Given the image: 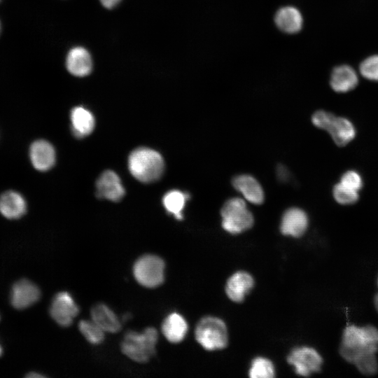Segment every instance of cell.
Wrapping results in <instances>:
<instances>
[{"label": "cell", "instance_id": "7a4b0ae2", "mask_svg": "<svg viewBox=\"0 0 378 378\" xmlns=\"http://www.w3.org/2000/svg\"><path fill=\"white\" fill-rule=\"evenodd\" d=\"M128 167L132 176L143 183H151L162 176L164 162L161 155L150 148H139L128 158Z\"/></svg>", "mask_w": 378, "mask_h": 378}, {"label": "cell", "instance_id": "603a6c76", "mask_svg": "<svg viewBox=\"0 0 378 378\" xmlns=\"http://www.w3.org/2000/svg\"><path fill=\"white\" fill-rule=\"evenodd\" d=\"M188 198V195L177 190H172L164 195L162 203L169 213L174 215L176 219L181 220L182 211Z\"/></svg>", "mask_w": 378, "mask_h": 378}, {"label": "cell", "instance_id": "52a82bcc", "mask_svg": "<svg viewBox=\"0 0 378 378\" xmlns=\"http://www.w3.org/2000/svg\"><path fill=\"white\" fill-rule=\"evenodd\" d=\"M288 363L294 367L296 374L307 377L321 370L323 358L315 349L300 346L289 354Z\"/></svg>", "mask_w": 378, "mask_h": 378}, {"label": "cell", "instance_id": "7402d4cb", "mask_svg": "<svg viewBox=\"0 0 378 378\" xmlns=\"http://www.w3.org/2000/svg\"><path fill=\"white\" fill-rule=\"evenodd\" d=\"M72 130L76 137L82 138L90 134L94 127L92 114L87 109L78 106L71 112Z\"/></svg>", "mask_w": 378, "mask_h": 378}, {"label": "cell", "instance_id": "f546056e", "mask_svg": "<svg viewBox=\"0 0 378 378\" xmlns=\"http://www.w3.org/2000/svg\"><path fill=\"white\" fill-rule=\"evenodd\" d=\"M334 118L335 115L332 113L321 110L316 111L313 114L312 120L316 127L327 130Z\"/></svg>", "mask_w": 378, "mask_h": 378}, {"label": "cell", "instance_id": "8fae6325", "mask_svg": "<svg viewBox=\"0 0 378 378\" xmlns=\"http://www.w3.org/2000/svg\"><path fill=\"white\" fill-rule=\"evenodd\" d=\"M308 223L309 220L306 213L299 208L293 207L284 212L280 230L284 235L300 237L307 230Z\"/></svg>", "mask_w": 378, "mask_h": 378}, {"label": "cell", "instance_id": "ac0fdd59", "mask_svg": "<svg viewBox=\"0 0 378 378\" xmlns=\"http://www.w3.org/2000/svg\"><path fill=\"white\" fill-rule=\"evenodd\" d=\"M27 205L22 196L15 191H8L0 197V212L7 218L15 219L23 216Z\"/></svg>", "mask_w": 378, "mask_h": 378}, {"label": "cell", "instance_id": "cb8c5ba5", "mask_svg": "<svg viewBox=\"0 0 378 378\" xmlns=\"http://www.w3.org/2000/svg\"><path fill=\"white\" fill-rule=\"evenodd\" d=\"M78 328L84 337L92 344H99L104 339L105 332L92 319L80 321Z\"/></svg>", "mask_w": 378, "mask_h": 378}, {"label": "cell", "instance_id": "836d02e7", "mask_svg": "<svg viewBox=\"0 0 378 378\" xmlns=\"http://www.w3.org/2000/svg\"><path fill=\"white\" fill-rule=\"evenodd\" d=\"M1 354H2V349H1V347L0 346V356L1 355Z\"/></svg>", "mask_w": 378, "mask_h": 378}, {"label": "cell", "instance_id": "4316f807", "mask_svg": "<svg viewBox=\"0 0 378 378\" xmlns=\"http://www.w3.org/2000/svg\"><path fill=\"white\" fill-rule=\"evenodd\" d=\"M354 365L360 373L365 375H374L378 372V361L376 354L363 355L354 363Z\"/></svg>", "mask_w": 378, "mask_h": 378}, {"label": "cell", "instance_id": "9a60e30c", "mask_svg": "<svg viewBox=\"0 0 378 378\" xmlns=\"http://www.w3.org/2000/svg\"><path fill=\"white\" fill-rule=\"evenodd\" d=\"M234 188L249 202L260 204L264 201V192L260 184L253 176L243 174L232 179Z\"/></svg>", "mask_w": 378, "mask_h": 378}, {"label": "cell", "instance_id": "6da1fadb", "mask_svg": "<svg viewBox=\"0 0 378 378\" xmlns=\"http://www.w3.org/2000/svg\"><path fill=\"white\" fill-rule=\"evenodd\" d=\"M378 351V328L372 325L359 326L350 324L345 327L339 348L340 356L346 361L354 363L361 356Z\"/></svg>", "mask_w": 378, "mask_h": 378}, {"label": "cell", "instance_id": "7c38bea8", "mask_svg": "<svg viewBox=\"0 0 378 378\" xmlns=\"http://www.w3.org/2000/svg\"><path fill=\"white\" fill-rule=\"evenodd\" d=\"M277 28L289 34L298 33L303 26V18L300 11L293 6L279 8L274 18Z\"/></svg>", "mask_w": 378, "mask_h": 378}, {"label": "cell", "instance_id": "e0dca14e", "mask_svg": "<svg viewBox=\"0 0 378 378\" xmlns=\"http://www.w3.org/2000/svg\"><path fill=\"white\" fill-rule=\"evenodd\" d=\"M253 277L246 272H237L227 280L225 287L228 298L236 302L243 301L253 286Z\"/></svg>", "mask_w": 378, "mask_h": 378}, {"label": "cell", "instance_id": "3957f363", "mask_svg": "<svg viewBox=\"0 0 378 378\" xmlns=\"http://www.w3.org/2000/svg\"><path fill=\"white\" fill-rule=\"evenodd\" d=\"M158 337L155 328H147L142 332L130 330L124 337L121 350L131 360L146 363L155 354Z\"/></svg>", "mask_w": 378, "mask_h": 378}, {"label": "cell", "instance_id": "2e32d148", "mask_svg": "<svg viewBox=\"0 0 378 378\" xmlns=\"http://www.w3.org/2000/svg\"><path fill=\"white\" fill-rule=\"evenodd\" d=\"M30 158L34 167L39 171H47L55 164V152L52 146L44 140L34 142L30 148Z\"/></svg>", "mask_w": 378, "mask_h": 378}, {"label": "cell", "instance_id": "ffe728a7", "mask_svg": "<svg viewBox=\"0 0 378 378\" xmlns=\"http://www.w3.org/2000/svg\"><path fill=\"white\" fill-rule=\"evenodd\" d=\"M335 143L343 146L352 141L356 136V129L352 122L346 118H333L327 130Z\"/></svg>", "mask_w": 378, "mask_h": 378}, {"label": "cell", "instance_id": "d4e9b609", "mask_svg": "<svg viewBox=\"0 0 378 378\" xmlns=\"http://www.w3.org/2000/svg\"><path fill=\"white\" fill-rule=\"evenodd\" d=\"M274 372V365L270 360L258 357L252 361L249 376L251 378H272Z\"/></svg>", "mask_w": 378, "mask_h": 378}, {"label": "cell", "instance_id": "5bb4252c", "mask_svg": "<svg viewBox=\"0 0 378 378\" xmlns=\"http://www.w3.org/2000/svg\"><path fill=\"white\" fill-rule=\"evenodd\" d=\"M358 83V78L355 70L349 65H339L332 71L330 85L336 92H349L357 86Z\"/></svg>", "mask_w": 378, "mask_h": 378}, {"label": "cell", "instance_id": "30bf717a", "mask_svg": "<svg viewBox=\"0 0 378 378\" xmlns=\"http://www.w3.org/2000/svg\"><path fill=\"white\" fill-rule=\"evenodd\" d=\"M97 195L113 202L120 200L125 195V189L118 176L111 170L102 173L97 181Z\"/></svg>", "mask_w": 378, "mask_h": 378}, {"label": "cell", "instance_id": "f1b7e54d", "mask_svg": "<svg viewBox=\"0 0 378 378\" xmlns=\"http://www.w3.org/2000/svg\"><path fill=\"white\" fill-rule=\"evenodd\" d=\"M340 183L358 192L362 188L363 184L362 176L354 170H349L344 173Z\"/></svg>", "mask_w": 378, "mask_h": 378}, {"label": "cell", "instance_id": "8992f818", "mask_svg": "<svg viewBox=\"0 0 378 378\" xmlns=\"http://www.w3.org/2000/svg\"><path fill=\"white\" fill-rule=\"evenodd\" d=\"M133 274L141 286L155 288L164 281V262L161 258L155 255H143L134 263Z\"/></svg>", "mask_w": 378, "mask_h": 378}, {"label": "cell", "instance_id": "484cf974", "mask_svg": "<svg viewBox=\"0 0 378 378\" xmlns=\"http://www.w3.org/2000/svg\"><path fill=\"white\" fill-rule=\"evenodd\" d=\"M333 197L341 204L349 205L356 203L358 198V192L349 188L340 183L333 188Z\"/></svg>", "mask_w": 378, "mask_h": 378}, {"label": "cell", "instance_id": "1f68e13d", "mask_svg": "<svg viewBox=\"0 0 378 378\" xmlns=\"http://www.w3.org/2000/svg\"><path fill=\"white\" fill-rule=\"evenodd\" d=\"M27 377H29V378H38V377H44V376L43 374H41L39 373H36V372H30L27 375Z\"/></svg>", "mask_w": 378, "mask_h": 378}, {"label": "cell", "instance_id": "ba28073f", "mask_svg": "<svg viewBox=\"0 0 378 378\" xmlns=\"http://www.w3.org/2000/svg\"><path fill=\"white\" fill-rule=\"evenodd\" d=\"M78 312V307L69 293L59 292L54 297L50 313L55 321L61 326H70Z\"/></svg>", "mask_w": 378, "mask_h": 378}, {"label": "cell", "instance_id": "277c9868", "mask_svg": "<svg viewBox=\"0 0 378 378\" xmlns=\"http://www.w3.org/2000/svg\"><path fill=\"white\" fill-rule=\"evenodd\" d=\"M220 214L223 228L231 234L243 232L251 228L254 223L253 214L241 198L228 200L223 206Z\"/></svg>", "mask_w": 378, "mask_h": 378}, {"label": "cell", "instance_id": "4dcf8cb0", "mask_svg": "<svg viewBox=\"0 0 378 378\" xmlns=\"http://www.w3.org/2000/svg\"><path fill=\"white\" fill-rule=\"evenodd\" d=\"M101 4L106 8H113L116 6L121 0H99Z\"/></svg>", "mask_w": 378, "mask_h": 378}, {"label": "cell", "instance_id": "9c48e42d", "mask_svg": "<svg viewBox=\"0 0 378 378\" xmlns=\"http://www.w3.org/2000/svg\"><path fill=\"white\" fill-rule=\"evenodd\" d=\"M40 295V290L35 284L27 279H22L13 285L10 301L14 307L22 309L36 302Z\"/></svg>", "mask_w": 378, "mask_h": 378}, {"label": "cell", "instance_id": "e575fe53", "mask_svg": "<svg viewBox=\"0 0 378 378\" xmlns=\"http://www.w3.org/2000/svg\"><path fill=\"white\" fill-rule=\"evenodd\" d=\"M377 286H378V277H377Z\"/></svg>", "mask_w": 378, "mask_h": 378}, {"label": "cell", "instance_id": "5b68a950", "mask_svg": "<svg viewBox=\"0 0 378 378\" xmlns=\"http://www.w3.org/2000/svg\"><path fill=\"white\" fill-rule=\"evenodd\" d=\"M195 338L205 349H221L227 344V330L224 322L216 317L207 316L200 321L195 329Z\"/></svg>", "mask_w": 378, "mask_h": 378}, {"label": "cell", "instance_id": "4fadbf2b", "mask_svg": "<svg viewBox=\"0 0 378 378\" xmlns=\"http://www.w3.org/2000/svg\"><path fill=\"white\" fill-rule=\"evenodd\" d=\"M66 66L75 76H88L92 71V61L89 52L83 47H74L67 54Z\"/></svg>", "mask_w": 378, "mask_h": 378}, {"label": "cell", "instance_id": "83f0119b", "mask_svg": "<svg viewBox=\"0 0 378 378\" xmlns=\"http://www.w3.org/2000/svg\"><path fill=\"white\" fill-rule=\"evenodd\" d=\"M361 75L372 81H378V55L365 58L360 64Z\"/></svg>", "mask_w": 378, "mask_h": 378}, {"label": "cell", "instance_id": "44dd1931", "mask_svg": "<svg viewBox=\"0 0 378 378\" xmlns=\"http://www.w3.org/2000/svg\"><path fill=\"white\" fill-rule=\"evenodd\" d=\"M188 330L184 318L178 313L170 314L163 321L162 332L167 340L178 343L183 340Z\"/></svg>", "mask_w": 378, "mask_h": 378}, {"label": "cell", "instance_id": "d6986e66", "mask_svg": "<svg viewBox=\"0 0 378 378\" xmlns=\"http://www.w3.org/2000/svg\"><path fill=\"white\" fill-rule=\"evenodd\" d=\"M91 319L105 332L115 333L121 328L120 321L115 314L106 304L99 303L91 310Z\"/></svg>", "mask_w": 378, "mask_h": 378}, {"label": "cell", "instance_id": "d6a6232c", "mask_svg": "<svg viewBox=\"0 0 378 378\" xmlns=\"http://www.w3.org/2000/svg\"><path fill=\"white\" fill-rule=\"evenodd\" d=\"M374 304L376 310L378 312V293H377L374 298Z\"/></svg>", "mask_w": 378, "mask_h": 378}]
</instances>
